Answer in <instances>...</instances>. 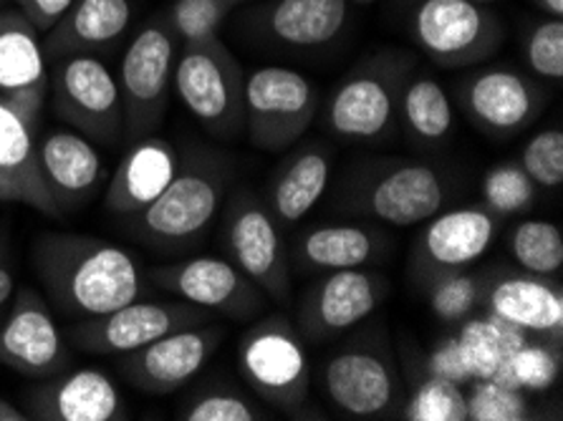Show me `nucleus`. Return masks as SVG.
Segmentation results:
<instances>
[{"label": "nucleus", "instance_id": "1", "mask_svg": "<svg viewBox=\"0 0 563 421\" xmlns=\"http://www.w3.org/2000/svg\"><path fill=\"white\" fill-rule=\"evenodd\" d=\"M33 273L54 313L68 321L104 315L142 298L132 253L81 232H41L31 245Z\"/></svg>", "mask_w": 563, "mask_h": 421}, {"label": "nucleus", "instance_id": "2", "mask_svg": "<svg viewBox=\"0 0 563 421\" xmlns=\"http://www.w3.org/2000/svg\"><path fill=\"white\" fill-rule=\"evenodd\" d=\"M230 177L233 169L223 154L195 147L180 157L167 190L150 208L126 218V232L157 253L192 251L223 210Z\"/></svg>", "mask_w": 563, "mask_h": 421}, {"label": "nucleus", "instance_id": "3", "mask_svg": "<svg viewBox=\"0 0 563 421\" xmlns=\"http://www.w3.org/2000/svg\"><path fill=\"white\" fill-rule=\"evenodd\" d=\"M452 179L442 167L415 159L362 162L346 171L334 208L366 222L415 228L448 208Z\"/></svg>", "mask_w": 563, "mask_h": 421}, {"label": "nucleus", "instance_id": "4", "mask_svg": "<svg viewBox=\"0 0 563 421\" xmlns=\"http://www.w3.org/2000/svg\"><path fill=\"white\" fill-rule=\"evenodd\" d=\"M417 68L407 51L387 48L362 58L319 109V124L346 144H382L397 132L399 91Z\"/></svg>", "mask_w": 563, "mask_h": 421}, {"label": "nucleus", "instance_id": "5", "mask_svg": "<svg viewBox=\"0 0 563 421\" xmlns=\"http://www.w3.org/2000/svg\"><path fill=\"white\" fill-rule=\"evenodd\" d=\"M382 323L360 331L321 364L319 386L339 414L377 419L395 414L402 399L397 358L384 339Z\"/></svg>", "mask_w": 563, "mask_h": 421}, {"label": "nucleus", "instance_id": "6", "mask_svg": "<svg viewBox=\"0 0 563 421\" xmlns=\"http://www.w3.org/2000/svg\"><path fill=\"white\" fill-rule=\"evenodd\" d=\"M173 89L210 136L235 140L243 132L245 71L220 36L177 48Z\"/></svg>", "mask_w": 563, "mask_h": 421}, {"label": "nucleus", "instance_id": "7", "mask_svg": "<svg viewBox=\"0 0 563 421\" xmlns=\"http://www.w3.org/2000/svg\"><path fill=\"white\" fill-rule=\"evenodd\" d=\"M238 368L255 397L278 411L309 401L311 364L306 341L284 313H263L238 341Z\"/></svg>", "mask_w": 563, "mask_h": 421}, {"label": "nucleus", "instance_id": "8", "mask_svg": "<svg viewBox=\"0 0 563 421\" xmlns=\"http://www.w3.org/2000/svg\"><path fill=\"white\" fill-rule=\"evenodd\" d=\"M415 46L440 68L485 64L506 41V25L473 0H415L407 15Z\"/></svg>", "mask_w": 563, "mask_h": 421}, {"label": "nucleus", "instance_id": "9", "mask_svg": "<svg viewBox=\"0 0 563 421\" xmlns=\"http://www.w3.org/2000/svg\"><path fill=\"white\" fill-rule=\"evenodd\" d=\"M266 200L249 187L225 197L220 210V243L228 261L249 275L268 300L286 306L291 300V263Z\"/></svg>", "mask_w": 563, "mask_h": 421}, {"label": "nucleus", "instance_id": "10", "mask_svg": "<svg viewBox=\"0 0 563 421\" xmlns=\"http://www.w3.org/2000/svg\"><path fill=\"white\" fill-rule=\"evenodd\" d=\"M321 93L309 76L286 66H261L245 74V134L255 149L288 152L309 132Z\"/></svg>", "mask_w": 563, "mask_h": 421}, {"label": "nucleus", "instance_id": "11", "mask_svg": "<svg viewBox=\"0 0 563 421\" xmlns=\"http://www.w3.org/2000/svg\"><path fill=\"white\" fill-rule=\"evenodd\" d=\"M177 48L180 43L162 13L144 23L126 46L117 84L124 111V136L130 140L155 134L165 119Z\"/></svg>", "mask_w": 563, "mask_h": 421}, {"label": "nucleus", "instance_id": "12", "mask_svg": "<svg viewBox=\"0 0 563 421\" xmlns=\"http://www.w3.org/2000/svg\"><path fill=\"white\" fill-rule=\"evenodd\" d=\"M51 64L48 99L56 119L91 142L117 147L124 136L117 76L99 56H66Z\"/></svg>", "mask_w": 563, "mask_h": 421}, {"label": "nucleus", "instance_id": "13", "mask_svg": "<svg viewBox=\"0 0 563 421\" xmlns=\"http://www.w3.org/2000/svg\"><path fill=\"white\" fill-rule=\"evenodd\" d=\"M389 293V278L374 268L321 273L298 298L296 329L316 346L334 341L377 313Z\"/></svg>", "mask_w": 563, "mask_h": 421}, {"label": "nucleus", "instance_id": "14", "mask_svg": "<svg viewBox=\"0 0 563 421\" xmlns=\"http://www.w3.org/2000/svg\"><path fill=\"white\" fill-rule=\"evenodd\" d=\"M212 321L210 311L187 300H132L104 315L74 321L68 341L91 356H122L167 333Z\"/></svg>", "mask_w": 563, "mask_h": 421}, {"label": "nucleus", "instance_id": "15", "mask_svg": "<svg viewBox=\"0 0 563 421\" xmlns=\"http://www.w3.org/2000/svg\"><path fill=\"white\" fill-rule=\"evenodd\" d=\"M349 0H255L235 15V29L258 46L319 51L344 33Z\"/></svg>", "mask_w": 563, "mask_h": 421}, {"label": "nucleus", "instance_id": "16", "mask_svg": "<svg viewBox=\"0 0 563 421\" xmlns=\"http://www.w3.org/2000/svg\"><path fill=\"white\" fill-rule=\"evenodd\" d=\"M150 278L175 298L200 306L205 311L249 321L266 313L268 298L249 275L235 268L228 257H190V261L157 265Z\"/></svg>", "mask_w": 563, "mask_h": 421}, {"label": "nucleus", "instance_id": "17", "mask_svg": "<svg viewBox=\"0 0 563 421\" xmlns=\"http://www.w3.org/2000/svg\"><path fill=\"white\" fill-rule=\"evenodd\" d=\"M225 336V325L212 321L173 331L147 346L122 354L117 372L136 391L165 397L198 376Z\"/></svg>", "mask_w": 563, "mask_h": 421}, {"label": "nucleus", "instance_id": "18", "mask_svg": "<svg viewBox=\"0 0 563 421\" xmlns=\"http://www.w3.org/2000/svg\"><path fill=\"white\" fill-rule=\"evenodd\" d=\"M500 230V220L483 204L438 212L424 222L415 240L409 273L428 288L440 275L471 268L490 251Z\"/></svg>", "mask_w": 563, "mask_h": 421}, {"label": "nucleus", "instance_id": "19", "mask_svg": "<svg viewBox=\"0 0 563 421\" xmlns=\"http://www.w3.org/2000/svg\"><path fill=\"white\" fill-rule=\"evenodd\" d=\"M68 364L71 354L48 300L31 286L13 290L11 311L0 323V366L41 381L62 374Z\"/></svg>", "mask_w": 563, "mask_h": 421}, {"label": "nucleus", "instance_id": "20", "mask_svg": "<svg viewBox=\"0 0 563 421\" xmlns=\"http://www.w3.org/2000/svg\"><path fill=\"white\" fill-rule=\"evenodd\" d=\"M457 101L481 132L508 140L539 119L545 93L514 66H488L457 84Z\"/></svg>", "mask_w": 563, "mask_h": 421}, {"label": "nucleus", "instance_id": "21", "mask_svg": "<svg viewBox=\"0 0 563 421\" xmlns=\"http://www.w3.org/2000/svg\"><path fill=\"white\" fill-rule=\"evenodd\" d=\"M25 397V419L38 421H119L124 403L112 376L101 368H76L31 386Z\"/></svg>", "mask_w": 563, "mask_h": 421}, {"label": "nucleus", "instance_id": "22", "mask_svg": "<svg viewBox=\"0 0 563 421\" xmlns=\"http://www.w3.org/2000/svg\"><path fill=\"white\" fill-rule=\"evenodd\" d=\"M36 159L46 190L62 214L87 204L107 175L104 159L93 142L71 126L38 132Z\"/></svg>", "mask_w": 563, "mask_h": 421}, {"label": "nucleus", "instance_id": "23", "mask_svg": "<svg viewBox=\"0 0 563 421\" xmlns=\"http://www.w3.org/2000/svg\"><path fill=\"white\" fill-rule=\"evenodd\" d=\"M481 303L503 321L545 341H563V293L551 278L526 270L483 273Z\"/></svg>", "mask_w": 563, "mask_h": 421}, {"label": "nucleus", "instance_id": "24", "mask_svg": "<svg viewBox=\"0 0 563 421\" xmlns=\"http://www.w3.org/2000/svg\"><path fill=\"white\" fill-rule=\"evenodd\" d=\"M334 159L336 149L323 136L294 144L273 175L266 195L268 210L280 230L298 225L321 202L334 177Z\"/></svg>", "mask_w": 563, "mask_h": 421}, {"label": "nucleus", "instance_id": "25", "mask_svg": "<svg viewBox=\"0 0 563 421\" xmlns=\"http://www.w3.org/2000/svg\"><path fill=\"white\" fill-rule=\"evenodd\" d=\"M389 253V237L374 222H323L298 232L288 263L298 273L372 268Z\"/></svg>", "mask_w": 563, "mask_h": 421}, {"label": "nucleus", "instance_id": "26", "mask_svg": "<svg viewBox=\"0 0 563 421\" xmlns=\"http://www.w3.org/2000/svg\"><path fill=\"white\" fill-rule=\"evenodd\" d=\"M177 167H180V154L167 140L152 134L134 140L109 179L104 192L107 212L126 220L150 208L173 182Z\"/></svg>", "mask_w": 563, "mask_h": 421}, {"label": "nucleus", "instance_id": "27", "mask_svg": "<svg viewBox=\"0 0 563 421\" xmlns=\"http://www.w3.org/2000/svg\"><path fill=\"white\" fill-rule=\"evenodd\" d=\"M132 15V0H74L62 21L44 33L46 62L104 54L124 38Z\"/></svg>", "mask_w": 563, "mask_h": 421}, {"label": "nucleus", "instance_id": "28", "mask_svg": "<svg viewBox=\"0 0 563 421\" xmlns=\"http://www.w3.org/2000/svg\"><path fill=\"white\" fill-rule=\"evenodd\" d=\"M0 202L25 204L48 218H62L48 195L36 159V132L0 99Z\"/></svg>", "mask_w": 563, "mask_h": 421}, {"label": "nucleus", "instance_id": "29", "mask_svg": "<svg viewBox=\"0 0 563 421\" xmlns=\"http://www.w3.org/2000/svg\"><path fill=\"white\" fill-rule=\"evenodd\" d=\"M48 93L44 36L15 5L0 8V97Z\"/></svg>", "mask_w": 563, "mask_h": 421}, {"label": "nucleus", "instance_id": "30", "mask_svg": "<svg viewBox=\"0 0 563 421\" xmlns=\"http://www.w3.org/2000/svg\"><path fill=\"white\" fill-rule=\"evenodd\" d=\"M397 122L405 126L409 140L417 147H438L452 136L455 129V111L448 91L434 76L424 71H415L399 91Z\"/></svg>", "mask_w": 563, "mask_h": 421}, {"label": "nucleus", "instance_id": "31", "mask_svg": "<svg viewBox=\"0 0 563 421\" xmlns=\"http://www.w3.org/2000/svg\"><path fill=\"white\" fill-rule=\"evenodd\" d=\"M455 339L463 351L467 372L473 381H477L496 379L506 361L531 339V333L488 311L485 315H467L465 321H460Z\"/></svg>", "mask_w": 563, "mask_h": 421}, {"label": "nucleus", "instance_id": "32", "mask_svg": "<svg viewBox=\"0 0 563 421\" xmlns=\"http://www.w3.org/2000/svg\"><path fill=\"white\" fill-rule=\"evenodd\" d=\"M508 253L520 270L556 278L563 268V235L549 220H520L508 232Z\"/></svg>", "mask_w": 563, "mask_h": 421}, {"label": "nucleus", "instance_id": "33", "mask_svg": "<svg viewBox=\"0 0 563 421\" xmlns=\"http://www.w3.org/2000/svg\"><path fill=\"white\" fill-rule=\"evenodd\" d=\"M561 379V343L528 339L500 368L496 381L526 394H545Z\"/></svg>", "mask_w": 563, "mask_h": 421}, {"label": "nucleus", "instance_id": "34", "mask_svg": "<svg viewBox=\"0 0 563 421\" xmlns=\"http://www.w3.org/2000/svg\"><path fill=\"white\" fill-rule=\"evenodd\" d=\"M541 187L526 175L518 162H500L483 175L481 197L483 208H488L498 220L526 214L539 200Z\"/></svg>", "mask_w": 563, "mask_h": 421}, {"label": "nucleus", "instance_id": "35", "mask_svg": "<svg viewBox=\"0 0 563 421\" xmlns=\"http://www.w3.org/2000/svg\"><path fill=\"white\" fill-rule=\"evenodd\" d=\"M399 414L407 421H467L465 386L428 374L409 394Z\"/></svg>", "mask_w": 563, "mask_h": 421}, {"label": "nucleus", "instance_id": "36", "mask_svg": "<svg viewBox=\"0 0 563 421\" xmlns=\"http://www.w3.org/2000/svg\"><path fill=\"white\" fill-rule=\"evenodd\" d=\"M235 5L230 0H173L165 21L173 29L180 46L218 38L220 25L233 15Z\"/></svg>", "mask_w": 563, "mask_h": 421}, {"label": "nucleus", "instance_id": "37", "mask_svg": "<svg viewBox=\"0 0 563 421\" xmlns=\"http://www.w3.org/2000/svg\"><path fill=\"white\" fill-rule=\"evenodd\" d=\"M483 296V273H473L471 268L452 270L434 278L428 286L430 311L442 323H460L475 313Z\"/></svg>", "mask_w": 563, "mask_h": 421}, {"label": "nucleus", "instance_id": "38", "mask_svg": "<svg viewBox=\"0 0 563 421\" xmlns=\"http://www.w3.org/2000/svg\"><path fill=\"white\" fill-rule=\"evenodd\" d=\"M465 391L467 421H526L536 419L526 391L510 389L496 379H477Z\"/></svg>", "mask_w": 563, "mask_h": 421}, {"label": "nucleus", "instance_id": "39", "mask_svg": "<svg viewBox=\"0 0 563 421\" xmlns=\"http://www.w3.org/2000/svg\"><path fill=\"white\" fill-rule=\"evenodd\" d=\"M518 165L543 190H556L563 182V132L561 129H543L528 140L520 152Z\"/></svg>", "mask_w": 563, "mask_h": 421}, {"label": "nucleus", "instance_id": "40", "mask_svg": "<svg viewBox=\"0 0 563 421\" xmlns=\"http://www.w3.org/2000/svg\"><path fill=\"white\" fill-rule=\"evenodd\" d=\"M523 56L531 71L545 81L563 79V19H545L528 31Z\"/></svg>", "mask_w": 563, "mask_h": 421}, {"label": "nucleus", "instance_id": "41", "mask_svg": "<svg viewBox=\"0 0 563 421\" xmlns=\"http://www.w3.org/2000/svg\"><path fill=\"white\" fill-rule=\"evenodd\" d=\"M185 421H258L266 419L255 403L233 389L205 391L180 409Z\"/></svg>", "mask_w": 563, "mask_h": 421}, {"label": "nucleus", "instance_id": "42", "mask_svg": "<svg viewBox=\"0 0 563 421\" xmlns=\"http://www.w3.org/2000/svg\"><path fill=\"white\" fill-rule=\"evenodd\" d=\"M424 368H428L430 376H440V379L455 381L460 386H465V389H467V384H473V376H471V372H467L463 351H460L455 333L442 339L438 346L430 351L428 361H424Z\"/></svg>", "mask_w": 563, "mask_h": 421}, {"label": "nucleus", "instance_id": "43", "mask_svg": "<svg viewBox=\"0 0 563 421\" xmlns=\"http://www.w3.org/2000/svg\"><path fill=\"white\" fill-rule=\"evenodd\" d=\"M33 23L41 36L48 33L54 25L62 21V15L71 8L74 0H8Z\"/></svg>", "mask_w": 563, "mask_h": 421}, {"label": "nucleus", "instance_id": "44", "mask_svg": "<svg viewBox=\"0 0 563 421\" xmlns=\"http://www.w3.org/2000/svg\"><path fill=\"white\" fill-rule=\"evenodd\" d=\"M13 290H15L13 253H11V243H8L5 230H0V308L13 298Z\"/></svg>", "mask_w": 563, "mask_h": 421}, {"label": "nucleus", "instance_id": "45", "mask_svg": "<svg viewBox=\"0 0 563 421\" xmlns=\"http://www.w3.org/2000/svg\"><path fill=\"white\" fill-rule=\"evenodd\" d=\"M549 19H563V0H533Z\"/></svg>", "mask_w": 563, "mask_h": 421}, {"label": "nucleus", "instance_id": "46", "mask_svg": "<svg viewBox=\"0 0 563 421\" xmlns=\"http://www.w3.org/2000/svg\"><path fill=\"white\" fill-rule=\"evenodd\" d=\"M0 421H25V414L19 407H13L11 401L0 399Z\"/></svg>", "mask_w": 563, "mask_h": 421}, {"label": "nucleus", "instance_id": "47", "mask_svg": "<svg viewBox=\"0 0 563 421\" xmlns=\"http://www.w3.org/2000/svg\"><path fill=\"white\" fill-rule=\"evenodd\" d=\"M230 3H233L235 8H241V5H249V3H255V0H230Z\"/></svg>", "mask_w": 563, "mask_h": 421}, {"label": "nucleus", "instance_id": "48", "mask_svg": "<svg viewBox=\"0 0 563 421\" xmlns=\"http://www.w3.org/2000/svg\"><path fill=\"white\" fill-rule=\"evenodd\" d=\"M349 3H356V5H369L374 0H349Z\"/></svg>", "mask_w": 563, "mask_h": 421}, {"label": "nucleus", "instance_id": "49", "mask_svg": "<svg viewBox=\"0 0 563 421\" xmlns=\"http://www.w3.org/2000/svg\"><path fill=\"white\" fill-rule=\"evenodd\" d=\"M473 3H483V5H490V3H496V0H473Z\"/></svg>", "mask_w": 563, "mask_h": 421}, {"label": "nucleus", "instance_id": "50", "mask_svg": "<svg viewBox=\"0 0 563 421\" xmlns=\"http://www.w3.org/2000/svg\"><path fill=\"white\" fill-rule=\"evenodd\" d=\"M3 5H8V0H0V8H3Z\"/></svg>", "mask_w": 563, "mask_h": 421}]
</instances>
